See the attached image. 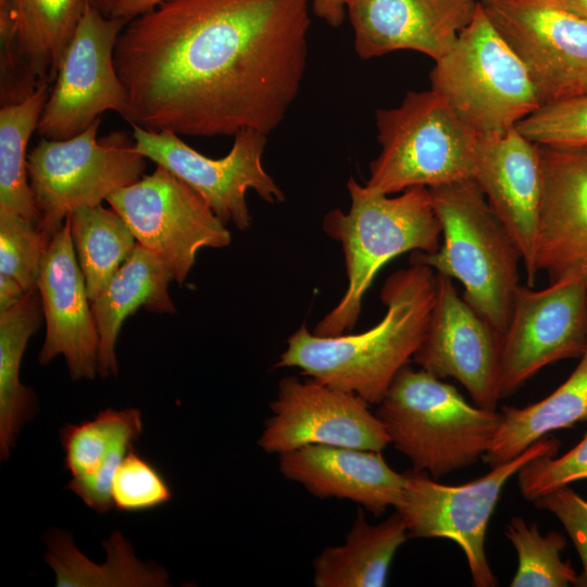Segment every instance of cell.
I'll list each match as a JSON object with an SVG mask.
<instances>
[{"label": "cell", "mask_w": 587, "mask_h": 587, "mask_svg": "<svg viewBox=\"0 0 587 587\" xmlns=\"http://www.w3.org/2000/svg\"><path fill=\"white\" fill-rule=\"evenodd\" d=\"M26 294L15 279L0 274V313L16 304Z\"/></svg>", "instance_id": "obj_40"}, {"label": "cell", "mask_w": 587, "mask_h": 587, "mask_svg": "<svg viewBox=\"0 0 587 587\" xmlns=\"http://www.w3.org/2000/svg\"><path fill=\"white\" fill-rule=\"evenodd\" d=\"M50 84H41L21 102L0 109V208L12 210L40 224L27 172V145L50 93Z\"/></svg>", "instance_id": "obj_29"}, {"label": "cell", "mask_w": 587, "mask_h": 587, "mask_svg": "<svg viewBox=\"0 0 587 587\" xmlns=\"http://www.w3.org/2000/svg\"><path fill=\"white\" fill-rule=\"evenodd\" d=\"M135 150L166 168L198 192L213 213L226 225L250 228L252 217L246 201L251 189L268 203L285 200V195L262 166L266 136L253 129L234 135L230 151L212 159L189 147L176 134L148 130L132 125Z\"/></svg>", "instance_id": "obj_12"}, {"label": "cell", "mask_w": 587, "mask_h": 587, "mask_svg": "<svg viewBox=\"0 0 587 587\" xmlns=\"http://www.w3.org/2000/svg\"><path fill=\"white\" fill-rule=\"evenodd\" d=\"M436 290V272L410 262L385 280L380 300L387 310L378 324L335 337L316 336L302 324L287 339L275 367H297L302 375L378 404L419 349Z\"/></svg>", "instance_id": "obj_2"}, {"label": "cell", "mask_w": 587, "mask_h": 587, "mask_svg": "<svg viewBox=\"0 0 587 587\" xmlns=\"http://www.w3.org/2000/svg\"><path fill=\"white\" fill-rule=\"evenodd\" d=\"M105 16H111L118 0H89Z\"/></svg>", "instance_id": "obj_41"}, {"label": "cell", "mask_w": 587, "mask_h": 587, "mask_svg": "<svg viewBox=\"0 0 587 587\" xmlns=\"http://www.w3.org/2000/svg\"><path fill=\"white\" fill-rule=\"evenodd\" d=\"M501 422L483 457L490 467L504 463L553 430L587 421V347L569 378L545 399L524 408L504 405Z\"/></svg>", "instance_id": "obj_25"}, {"label": "cell", "mask_w": 587, "mask_h": 587, "mask_svg": "<svg viewBox=\"0 0 587 587\" xmlns=\"http://www.w3.org/2000/svg\"><path fill=\"white\" fill-rule=\"evenodd\" d=\"M369 404L313 378L284 377L258 445L278 455L309 445L382 451L389 437Z\"/></svg>", "instance_id": "obj_15"}, {"label": "cell", "mask_w": 587, "mask_h": 587, "mask_svg": "<svg viewBox=\"0 0 587 587\" xmlns=\"http://www.w3.org/2000/svg\"><path fill=\"white\" fill-rule=\"evenodd\" d=\"M409 538L398 511L371 525L360 510L344 545L326 547L313 560L316 587H383L396 551Z\"/></svg>", "instance_id": "obj_24"}, {"label": "cell", "mask_w": 587, "mask_h": 587, "mask_svg": "<svg viewBox=\"0 0 587 587\" xmlns=\"http://www.w3.org/2000/svg\"><path fill=\"white\" fill-rule=\"evenodd\" d=\"M477 0H347L354 50L367 60L413 50L435 62L470 23Z\"/></svg>", "instance_id": "obj_19"}, {"label": "cell", "mask_w": 587, "mask_h": 587, "mask_svg": "<svg viewBox=\"0 0 587 587\" xmlns=\"http://www.w3.org/2000/svg\"><path fill=\"white\" fill-rule=\"evenodd\" d=\"M587 347V278L561 279L545 289L519 285L502 335L500 396L514 394L542 367L580 358Z\"/></svg>", "instance_id": "obj_14"}, {"label": "cell", "mask_w": 587, "mask_h": 587, "mask_svg": "<svg viewBox=\"0 0 587 587\" xmlns=\"http://www.w3.org/2000/svg\"><path fill=\"white\" fill-rule=\"evenodd\" d=\"M164 0H118L110 17L130 21L135 16L147 12Z\"/></svg>", "instance_id": "obj_39"}, {"label": "cell", "mask_w": 587, "mask_h": 587, "mask_svg": "<svg viewBox=\"0 0 587 587\" xmlns=\"http://www.w3.org/2000/svg\"><path fill=\"white\" fill-rule=\"evenodd\" d=\"M68 218L78 265L92 301L132 254L137 240L122 216L102 204L76 209Z\"/></svg>", "instance_id": "obj_30"}, {"label": "cell", "mask_w": 587, "mask_h": 587, "mask_svg": "<svg viewBox=\"0 0 587 587\" xmlns=\"http://www.w3.org/2000/svg\"><path fill=\"white\" fill-rule=\"evenodd\" d=\"M380 152L364 185L391 195L473 178L477 136L438 92L409 91L392 109L375 113Z\"/></svg>", "instance_id": "obj_7"}, {"label": "cell", "mask_w": 587, "mask_h": 587, "mask_svg": "<svg viewBox=\"0 0 587 587\" xmlns=\"http://www.w3.org/2000/svg\"><path fill=\"white\" fill-rule=\"evenodd\" d=\"M37 289L46 321L39 363L46 365L62 354L73 380L93 379L98 373L99 335L68 215L43 257Z\"/></svg>", "instance_id": "obj_18"}, {"label": "cell", "mask_w": 587, "mask_h": 587, "mask_svg": "<svg viewBox=\"0 0 587 587\" xmlns=\"http://www.w3.org/2000/svg\"><path fill=\"white\" fill-rule=\"evenodd\" d=\"M436 275L435 303L412 360L438 378L457 379L475 405L496 410L503 334L459 295L452 278Z\"/></svg>", "instance_id": "obj_16"}, {"label": "cell", "mask_w": 587, "mask_h": 587, "mask_svg": "<svg viewBox=\"0 0 587 587\" xmlns=\"http://www.w3.org/2000/svg\"><path fill=\"white\" fill-rule=\"evenodd\" d=\"M312 0H164L121 32L130 125L193 137L265 135L304 76Z\"/></svg>", "instance_id": "obj_1"}, {"label": "cell", "mask_w": 587, "mask_h": 587, "mask_svg": "<svg viewBox=\"0 0 587 587\" xmlns=\"http://www.w3.org/2000/svg\"><path fill=\"white\" fill-rule=\"evenodd\" d=\"M477 1L483 2V1H487V0H477Z\"/></svg>", "instance_id": "obj_43"}, {"label": "cell", "mask_w": 587, "mask_h": 587, "mask_svg": "<svg viewBox=\"0 0 587 587\" xmlns=\"http://www.w3.org/2000/svg\"><path fill=\"white\" fill-rule=\"evenodd\" d=\"M348 212L330 210L324 232L341 245L348 287L337 303L314 327L313 334L335 337L355 326L363 297L377 272L408 251L433 253L440 247L441 225L427 187L409 188L400 196L373 193L350 178Z\"/></svg>", "instance_id": "obj_3"}, {"label": "cell", "mask_w": 587, "mask_h": 587, "mask_svg": "<svg viewBox=\"0 0 587 587\" xmlns=\"http://www.w3.org/2000/svg\"><path fill=\"white\" fill-rule=\"evenodd\" d=\"M516 128L536 145L587 148V93L545 104Z\"/></svg>", "instance_id": "obj_34"}, {"label": "cell", "mask_w": 587, "mask_h": 587, "mask_svg": "<svg viewBox=\"0 0 587 587\" xmlns=\"http://www.w3.org/2000/svg\"><path fill=\"white\" fill-rule=\"evenodd\" d=\"M100 124L101 117L65 140L40 138L27 154L38 227L50 240L72 211L101 205L143 175L147 159L135 150L132 133L113 130L98 139Z\"/></svg>", "instance_id": "obj_8"}, {"label": "cell", "mask_w": 587, "mask_h": 587, "mask_svg": "<svg viewBox=\"0 0 587 587\" xmlns=\"http://www.w3.org/2000/svg\"><path fill=\"white\" fill-rule=\"evenodd\" d=\"M559 448V439L542 437L484 476L458 486L440 484L424 472L407 471L402 496L395 509L407 524L409 538L454 541L466 558L473 585L495 587L498 580L487 561L485 540L500 494L527 462L554 457Z\"/></svg>", "instance_id": "obj_9"}, {"label": "cell", "mask_w": 587, "mask_h": 587, "mask_svg": "<svg viewBox=\"0 0 587 587\" xmlns=\"http://www.w3.org/2000/svg\"><path fill=\"white\" fill-rule=\"evenodd\" d=\"M544 199L536 267L550 283L587 278V148L538 145Z\"/></svg>", "instance_id": "obj_20"}, {"label": "cell", "mask_w": 587, "mask_h": 587, "mask_svg": "<svg viewBox=\"0 0 587 587\" xmlns=\"http://www.w3.org/2000/svg\"><path fill=\"white\" fill-rule=\"evenodd\" d=\"M51 240L36 223L0 208V274L15 279L26 292L36 289Z\"/></svg>", "instance_id": "obj_32"}, {"label": "cell", "mask_w": 587, "mask_h": 587, "mask_svg": "<svg viewBox=\"0 0 587 587\" xmlns=\"http://www.w3.org/2000/svg\"><path fill=\"white\" fill-rule=\"evenodd\" d=\"M441 379L407 364L375 413L412 470L434 478L483 459L502 417L501 412L470 404Z\"/></svg>", "instance_id": "obj_5"}, {"label": "cell", "mask_w": 587, "mask_h": 587, "mask_svg": "<svg viewBox=\"0 0 587 587\" xmlns=\"http://www.w3.org/2000/svg\"><path fill=\"white\" fill-rule=\"evenodd\" d=\"M473 178L519 248L527 285L534 286L544 199L538 145L516 127L500 137L478 139Z\"/></svg>", "instance_id": "obj_17"}, {"label": "cell", "mask_w": 587, "mask_h": 587, "mask_svg": "<svg viewBox=\"0 0 587 587\" xmlns=\"http://www.w3.org/2000/svg\"><path fill=\"white\" fill-rule=\"evenodd\" d=\"M38 87L28 74L21 55L15 0H0L1 105L25 100Z\"/></svg>", "instance_id": "obj_36"}, {"label": "cell", "mask_w": 587, "mask_h": 587, "mask_svg": "<svg viewBox=\"0 0 587 587\" xmlns=\"http://www.w3.org/2000/svg\"><path fill=\"white\" fill-rule=\"evenodd\" d=\"M505 536L517 553V570L512 587H567L575 583L576 572L570 562L560 558L566 546L565 537L558 532L541 536L536 523L527 524L520 516L513 517L505 528Z\"/></svg>", "instance_id": "obj_31"}, {"label": "cell", "mask_w": 587, "mask_h": 587, "mask_svg": "<svg viewBox=\"0 0 587 587\" xmlns=\"http://www.w3.org/2000/svg\"><path fill=\"white\" fill-rule=\"evenodd\" d=\"M125 221L138 243L160 257L183 284L201 248H224L232 236L203 198L157 165L105 200Z\"/></svg>", "instance_id": "obj_11"}, {"label": "cell", "mask_w": 587, "mask_h": 587, "mask_svg": "<svg viewBox=\"0 0 587 587\" xmlns=\"http://www.w3.org/2000/svg\"><path fill=\"white\" fill-rule=\"evenodd\" d=\"M171 280L174 276L166 263L137 242L103 291L90 301L99 335L98 374L102 378L118 374L115 345L128 315L140 307L155 313L175 312L168 295Z\"/></svg>", "instance_id": "obj_23"}, {"label": "cell", "mask_w": 587, "mask_h": 587, "mask_svg": "<svg viewBox=\"0 0 587 587\" xmlns=\"http://www.w3.org/2000/svg\"><path fill=\"white\" fill-rule=\"evenodd\" d=\"M142 426L138 409L108 408L90 420L61 427L64 469L71 475L65 488L99 514L112 510L114 474L140 438Z\"/></svg>", "instance_id": "obj_22"}, {"label": "cell", "mask_w": 587, "mask_h": 587, "mask_svg": "<svg viewBox=\"0 0 587 587\" xmlns=\"http://www.w3.org/2000/svg\"><path fill=\"white\" fill-rule=\"evenodd\" d=\"M88 1L15 0L21 55L38 86L55 80Z\"/></svg>", "instance_id": "obj_28"}, {"label": "cell", "mask_w": 587, "mask_h": 587, "mask_svg": "<svg viewBox=\"0 0 587 587\" xmlns=\"http://www.w3.org/2000/svg\"><path fill=\"white\" fill-rule=\"evenodd\" d=\"M43 316L38 289L0 313V460L9 459L16 437L37 411L36 398L20 382V367L27 342Z\"/></svg>", "instance_id": "obj_26"}, {"label": "cell", "mask_w": 587, "mask_h": 587, "mask_svg": "<svg viewBox=\"0 0 587 587\" xmlns=\"http://www.w3.org/2000/svg\"><path fill=\"white\" fill-rule=\"evenodd\" d=\"M47 563L55 573L59 587L126 586L163 587L168 586L166 572L159 566L140 563L129 542L120 532L111 534L102 542L108 553L107 562L98 566L79 552L72 536L53 530L47 533Z\"/></svg>", "instance_id": "obj_27"}, {"label": "cell", "mask_w": 587, "mask_h": 587, "mask_svg": "<svg viewBox=\"0 0 587 587\" xmlns=\"http://www.w3.org/2000/svg\"><path fill=\"white\" fill-rule=\"evenodd\" d=\"M571 10L587 18V0H560Z\"/></svg>", "instance_id": "obj_42"}, {"label": "cell", "mask_w": 587, "mask_h": 587, "mask_svg": "<svg viewBox=\"0 0 587 587\" xmlns=\"http://www.w3.org/2000/svg\"><path fill=\"white\" fill-rule=\"evenodd\" d=\"M312 10L328 25L338 27L347 14V0H312Z\"/></svg>", "instance_id": "obj_38"}, {"label": "cell", "mask_w": 587, "mask_h": 587, "mask_svg": "<svg viewBox=\"0 0 587 587\" xmlns=\"http://www.w3.org/2000/svg\"><path fill=\"white\" fill-rule=\"evenodd\" d=\"M429 78L478 139L503 136L542 107L526 67L480 2Z\"/></svg>", "instance_id": "obj_6"}, {"label": "cell", "mask_w": 587, "mask_h": 587, "mask_svg": "<svg viewBox=\"0 0 587 587\" xmlns=\"http://www.w3.org/2000/svg\"><path fill=\"white\" fill-rule=\"evenodd\" d=\"M441 225L437 251H413L410 262L463 285L464 300L497 330L505 332L522 255L474 178L429 187Z\"/></svg>", "instance_id": "obj_4"}, {"label": "cell", "mask_w": 587, "mask_h": 587, "mask_svg": "<svg viewBox=\"0 0 587 587\" xmlns=\"http://www.w3.org/2000/svg\"><path fill=\"white\" fill-rule=\"evenodd\" d=\"M111 496L113 508L137 513L167 504L173 499V490L162 472L134 447L114 474Z\"/></svg>", "instance_id": "obj_33"}, {"label": "cell", "mask_w": 587, "mask_h": 587, "mask_svg": "<svg viewBox=\"0 0 587 587\" xmlns=\"http://www.w3.org/2000/svg\"><path fill=\"white\" fill-rule=\"evenodd\" d=\"M279 472L320 499H347L375 516L400 502L404 474L391 469L382 451L309 445L279 454Z\"/></svg>", "instance_id": "obj_21"}, {"label": "cell", "mask_w": 587, "mask_h": 587, "mask_svg": "<svg viewBox=\"0 0 587 587\" xmlns=\"http://www.w3.org/2000/svg\"><path fill=\"white\" fill-rule=\"evenodd\" d=\"M128 22L105 16L87 2L40 115L36 129L40 138L77 136L105 111L129 123V98L114 64L115 45Z\"/></svg>", "instance_id": "obj_10"}, {"label": "cell", "mask_w": 587, "mask_h": 587, "mask_svg": "<svg viewBox=\"0 0 587 587\" xmlns=\"http://www.w3.org/2000/svg\"><path fill=\"white\" fill-rule=\"evenodd\" d=\"M583 479H587V434L563 455L537 458L517 472L520 491L529 501Z\"/></svg>", "instance_id": "obj_35"}, {"label": "cell", "mask_w": 587, "mask_h": 587, "mask_svg": "<svg viewBox=\"0 0 587 587\" xmlns=\"http://www.w3.org/2000/svg\"><path fill=\"white\" fill-rule=\"evenodd\" d=\"M538 509L551 512L572 539L582 562L574 586L587 587V500L567 486L555 488L534 501Z\"/></svg>", "instance_id": "obj_37"}, {"label": "cell", "mask_w": 587, "mask_h": 587, "mask_svg": "<svg viewBox=\"0 0 587 587\" xmlns=\"http://www.w3.org/2000/svg\"><path fill=\"white\" fill-rule=\"evenodd\" d=\"M480 3L523 62L542 105L587 93L586 17L560 0Z\"/></svg>", "instance_id": "obj_13"}]
</instances>
